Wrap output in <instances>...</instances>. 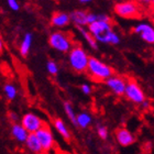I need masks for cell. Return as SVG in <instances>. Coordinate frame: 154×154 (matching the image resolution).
I'll return each instance as SVG.
<instances>
[{"label":"cell","instance_id":"cell-1","mask_svg":"<svg viewBox=\"0 0 154 154\" xmlns=\"http://www.w3.org/2000/svg\"><path fill=\"white\" fill-rule=\"evenodd\" d=\"M87 31L96 40L97 43L118 45L121 42V38L119 35V33L112 29L111 22L96 21L88 26Z\"/></svg>","mask_w":154,"mask_h":154},{"label":"cell","instance_id":"cell-2","mask_svg":"<svg viewBox=\"0 0 154 154\" xmlns=\"http://www.w3.org/2000/svg\"><path fill=\"white\" fill-rule=\"evenodd\" d=\"M86 72L96 82H105L109 77L115 75L113 68L110 65L95 56H89Z\"/></svg>","mask_w":154,"mask_h":154},{"label":"cell","instance_id":"cell-3","mask_svg":"<svg viewBox=\"0 0 154 154\" xmlns=\"http://www.w3.org/2000/svg\"><path fill=\"white\" fill-rule=\"evenodd\" d=\"M88 61H89V55L86 50L80 45H75L68 52V64L76 73L86 72Z\"/></svg>","mask_w":154,"mask_h":154},{"label":"cell","instance_id":"cell-4","mask_svg":"<svg viewBox=\"0 0 154 154\" xmlns=\"http://www.w3.org/2000/svg\"><path fill=\"white\" fill-rule=\"evenodd\" d=\"M48 44L53 50L60 53H68L73 48V41L68 33L63 31L52 32L48 36Z\"/></svg>","mask_w":154,"mask_h":154},{"label":"cell","instance_id":"cell-5","mask_svg":"<svg viewBox=\"0 0 154 154\" xmlns=\"http://www.w3.org/2000/svg\"><path fill=\"white\" fill-rule=\"evenodd\" d=\"M115 12L123 19H135L141 14V8L134 0H122L116 3Z\"/></svg>","mask_w":154,"mask_h":154},{"label":"cell","instance_id":"cell-6","mask_svg":"<svg viewBox=\"0 0 154 154\" xmlns=\"http://www.w3.org/2000/svg\"><path fill=\"white\" fill-rule=\"evenodd\" d=\"M123 96H125V98L131 101L134 105H141L145 99L144 90L142 89V87L140 86V84L137 82L135 79H129L127 80V85H125V89Z\"/></svg>","mask_w":154,"mask_h":154},{"label":"cell","instance_id":"cell-7","mask_svg":"<svg viewBox=\"0 0 154 154\" xmlns=\"http://www.w3.org/2000/svg\"><path fill=\"white\" fill-rule=\"evenodd\" d=\"M34 134L36 135L43 152H50L52 149L54 148L55 139L54 135H53V132L51 130V127L48 125L44 123Z\"/></svg>","mask_w":154,"mask_h":154},{"label":"cell","instance_id":"cell-8","mask_svg":"<svg viewBox=\"0 0 154 154\" xmlns=\"http://www.w3.org/2000/svg\"><path fill=\"white\" fill-rule=\"evenodd\" d=\"M45 122L42 120L40 116L34 112H26L21 117L20 125L26 129L28 133H35Z\"/></svg>","mask_w":154,"mask_h":154},{"label":"cell","instance_id":"cell-9","mask_svg":"<svg viewBox=\"0 0 154 154\" xmlns=\"http://www.w3.org/2000/svg\"><path fill=\"white\" fill-rule=\"evenodd\" d=\"M103 83L107 86V88L111 90L116 96H123L125 85H127V79L125 77L119 76V75H112Z\"/></svg>","mask_w":154,"mask_h":154},{"label":"cell","instance_id":"cell-10","mask_svg":"<svg viewBox=\"0 0 154 154\" xmlns=\"http://www.w3.org/2000/svg\"><path fill=\"white\" fill-rule=\"evenodd\" d=\"M133 32L135 34H138L148 44H153L154 43V28L150 23L148 22L138 23L133 28Z\"/></svg>","mask_w":154,"mask_h":154},{"label":"cell","instance_id":"cell-11","mask_svg":"<svg viewBox=\"0 0 154 154\" xmlns=\"http://www.w3.org/2000/svg\"><path fill=\"white\" fill-rule=\"evenodd\" d=\"M116 140L118 142L119 145H121L123 148H128L131 146L135 142V137L129 129L125 127H120V128L116 129L115 131Z\"/></svg>","mask_w":154,"mask_h":154},{"label":"cell","instance_id":"cell-12","mask_svg":"<svg viewBox=\"0 0 154 154\" xmlns=\"http://www.w3.org/2000/svg\"><path fill=\"white\" fill-rule=\"evenodd\" d=\"M71 23V18H69V13L63 12V11H57L54 12L51 17V24L54 28H66L67 26H69Z\"/></svg>","mask_w":154,"mask_h":154},{"label":"cell","instance_id":"cell-13","mask_svg":"<svg viewBox=\"0 0 154 154\" xmlns=\"http://www.w3.org/2000/svg\"><path fill=\"white\" fill-rule=\"evenodd\" d=\"M10 133L12 135V138L17 142H19V143H24L26 138H28V135H29V133L26 132V129L20 125V122H17V123H12L11 125Z\"/></svg>","mask_w":154,"mask_h":154},{"label":"cell","instance_id":"cell-14","mask_svg":"<svg viewBox=\"0 0 154 154\" xmlns=\"http://www.w3.org/2000/svg\"><path fill=\"white\" fill-rule=\"evenodd\" d=\"M52 123H53V127L55 128V130L61 134V137L64 139L65 141H71L72 133L69 131L68 127L66 125V123L61 118H54Z\"/></svg>","mask_w":154,"mask_h":154},{"label":"cell","instance_id":"cell-15","mask_svg":"<svg viewBox=\"0 0 154 154\" xmlns=\"http://www.w3.org/2000/svg\"><path fill=\"white\" fill-rule=\"evenodd\" d=\"M69 18H71V22L75 23L77 28H85L87 26V11L85 10H74L73 12L69 13Z\"/></svg>","mask_w":154,"mask_h":154},{"label":"cell","instance_id":"cell-16","mask_svg":"<svg viewBox=\"0 0 154 154\" xmlns=\"http://www.w3.org/2000/svg\"><path fill=\"white\" fill-rule=\"evenodd\" d=\"M24 144H26V148L32 154L43 153L41 145H40V142H38V138H36V135L34 134V133H29L26 142H24Z\"/></svg>","mask_w":154,"mask_h":154},{"label":"cell","instance_id":"cell-17","mask_svg":"<svg viewBox=\"0 0 154 154\" xmlns=\"http://www.w3.org/2000/svg\"><path fill=\"white\" fill-rule=\"evenodd\" d=\"M32 43H33V35L32 33L26 32L23 36L22 41L20 43L19 46V52L20 55L23 56V57H26L29 55L30 51H31V48H32Z\"/></svg>","mask_w":154,"mask_h":154},{"label":"cell","instance_id":"cell-18","mask_svg":"<svg viewBox=\"0 0 154 154\" xmlns=\"http://www.w3.org/2000/svg\"><path fill=\"white\" fill-rule=\"evenodd\" d=\"M91 122H93V117L86 111H82L76 115V125L78 128L87 129L91 125Z\"/></svg>","mask_w":154,"mask_h":154},{"label":"cell","instance_id":"cell-19","mask_svg":"<svg viewBox=\"0 0 154 154\" xmlns=\"http://www.w3.org/2000/svg\"><path fill=\"white\" fill-rule=\"evenodd\" d=\"M3 93H5V96L7 97V99L9 101H12L18 97V88L14 84L7 83L3 86Z\"/></svg>","mask_w":154,"mask_h":154},{"label":"cell","instance_id":"cell-20","mask_svg":"<svg viewBox=\"0 0 154 154\" xmlns=\"http://www.w3.org/2000/svg\"><path fill=\"white\" fill-rule=\"evenodd\" d=\"M78 31H79V33L83 35V38H85V41L88 43V45L90 46V48H93V50H98V43L96 42V40L93 38V36L90 35L89 32L87 31L85 28H78Z\"/></svg>","mask_w":154,"mask_h":154},{"label":"cell","instance_id":"cell-21","mask_svg":"<svg viewBox=\"0 0 154 154\" xmlns=\"http://www.w3.org/2000/svg\"><path fill=\"white\" fill-rule=\"evenodd\" d=\"M63 107H64V111L66 113V117L69 119V121L74 125H76V113H75L74 107L69 101H64L63 103Z\"/></svg>","mask_w":154,"mask_h":154},{"label":"cell","instance_id":"cell-22","mask_svg":"<svg viewBox=\"0 0 154 154\" xmlns=\"http://www.w3.org/2000/svg\"><path fill=\"white\" fill-rule=\"evenodd\" d=\"M46 69H48V74L52 75V76L57 75L58 71H60L57 63H56L55 61H48V63H46Z\"/></svg>","mask_w":154,"mask_h":154},{"label":"cell","instance_id":"cell-23","mask_svg":"<svg viewBox=\"0 0 154 154\" xmlns=\"http://www.w3.org/2000/svg\"><path fill=\"white\" fill-rule=\"evenodd\" d=\"M97 135L99 137V139L101 140H107L108 137H109V131H108V128L106 125H98L97 127Z\"/></svg>","mask_w":154,"mask_h":154},{"label":"cell","instance_id":"cell-24","mask_svg":"<svg viewBox=\"0 0 154 154\" xmlns=\"http://www.w3.org/2000/svg\"><path fill=\"white\" fill-rule=\"evenodd\" d=\"M140 8H150L153 6L154 0H134Z\"/></svg>","mask_w":154,"mask_h":154},{"label":"cell","instance_id":"cell-25","mask_svg":"<svg viewBox=\"0 0 154 154\" xmlns=\"http://www.w3.org/2000/svg\"><path fill=\"white\" fill-rule=\"evenodd\" d=\"M7 5L12 11H19L20 10V3L18 0H7Z\"/></svg>","mask_w":154,"mask_h":154},{"label":"cell","instance_id":"cell-26","mask_svg":"<svg viewBox=\"0 0 154 154\" xmlns=\"http://www.w3.org/2000/svg\"><path fill=\"white\" fill-rule=\"evenodd\" d=\"M87 26H89L91 23L96 22L97 20H98V14L97 13H94V12H87Z\"/></svg>","mask_w":154,"mask_h":154},{"label":"cell","instance_id":"cell-27","mask_svg":"<svg viewBox=\"0 0 154 154\" xmlns=\"http://www.w3.org/2000/svg\"><path fill=\"white\" fill-rule=\"evenodd\" d=\"M80 90H82V93L84 94V95H90L91 94V91H93V88H91V86H90L89 84H82V86H80Z\"/></svg>","mask_w":154,"mask_h":154},{"label":"cell","instance_id":"cell-28","mask_svg":"<svg viewBox=\"0 0 154 154\" xmlns=\"http://www.w3.org/2000/svg\"><path fill=\"white\" fill-rule=\"evenodd\" d=\"M8 118H9V120L12 122V123H17V122L19 121L20 117H19V115L17 112H14V111H9V112H8Z\"/></svg>","mask_w":154,"mask_h":154},{"label":"cell","instance_id":"cell-29","mask_svg":"<svg viewBox=\"0 0 154 154\" xmlns=\"http://www.w3.org/2000/svg\"><path fill=\"white\" fill-rule=\"evenodd\" d=\"M97 21H103V22H111V18L108 14H105V13H100L98 14V20Z\"/></svg>","mask_w":154,"mask_h":154},{"label":"cell","instance_id":"cell-30","mask_svg":"<svg viewBox=\"0 0 154 154\" xmlns=\"http://www.w3.org/2000/svg\"><path fill=\"white\" fill-rule=\"evenodd\" d=\"M140 106H141V108L143 110H148V109H150V107H151V103H150V101H149L148 99H145L144 101H143V103L140 105Z\"/></svg>","mask_w":154,"mask_h":154},{"label":"cell","instance_id":"cell-31","mask_svg":"<svg viewBox=\"0 0 154 154\" xmlns=\"http://www.w3.org/2000/svg\"><path fill=\"white\" fill-rule=\"evenodd\" d=\"M2 51H3V42L1 40V38H0V54L2 53Z\"/></svg>","mask_w":154,"mask_h":154},{"label":"cell","instance_id":"cell-32","mask_svg":"<svg viewBox=\"0 0 154 154\" xmlns=\"http://www.w3.org/2000/svg\"><path fill=\"white\" fill-rule=\"evenodd\" d=\"M79 1L82 3H89V2H91L93 0H79Z\"/></svg>","mask_w":154,"mask_h":154},{"label":"cell","instance_id":"cell-33","mask_svg":"<svg viewBox=\"0 0 154 154\" xmlns=\"http://www.w3.org/2000/svg\"><path fill=\"white\" fill-rule=\"evenodd\" d=\"M117 1H122V0H117Z\"/></svg>","mask_w":154,"mask_h":154}]
</instances>
